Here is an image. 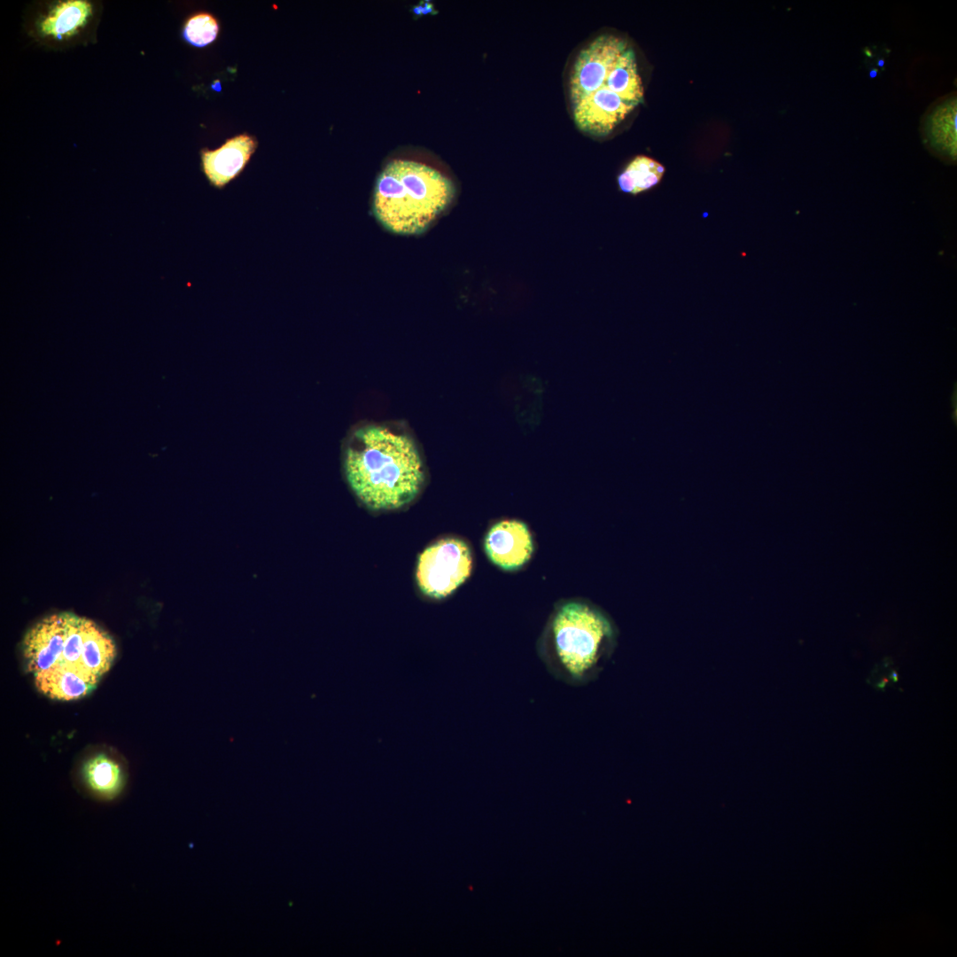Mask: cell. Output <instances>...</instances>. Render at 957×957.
Wrapping results in <instances>:
<instances>
[{"label":"cell","mask_w":957,"mask_h":957,"mask_svg":"<svg viewBox=\"0 0 957 957\" xmlns=\"http://www.w3.org/2000/svg\"><path fill=\"white\" fill-rule=\"evenodd\" d=\"M344 467L355 495L374 510H395L409 503L424 480L414 440L383 424L354 431L346 448Z\"/></svg>","instance_id":"cell-1"},{"label":"cell","mask_w":957,"mask_h":957,"mask_svg":"<svg viewBox=\"0 0 957 957\" xmlns=\"http://www.w3.org/2000/svg\"><path fill=\"white\" fill-rule=\"evenodd\" d=\"M608 616L594 604L568 600L550 614L538 642V655L549 673L572 686L597 678L616 644Z\"/></svg>","instance_id":"cell-2"},{"label":"cell","mask_w":957,"mask_h":957,"mask_svg":"<svg viewBox=\"0 0 957 957\" xmlns=\"http://www.w3.org/2000/svg\"><path fill=\"white\" fill-rule=\"evenodd\" d=\"M627 41L611 34L584 46L572 66L569 98L573 121L583 133L608 136L634 111L619 80V59Z\"/></svg>","instance_id":"cell-3"},{"label":"cell","mask_w":957,"mask_h":957,"mask_svg":"<svg viewBox=\"0 0 957 957\" xmlns=\"http://www.w3.org/2000/svg\"><path fill=\"white\" fill-rule=\"evenodd\" d=\"M455 187L447 176L425 164L405 160L389 162L374 191L376 217L401 234L423 231L448 206Z\"/></svg>","instance_id":"cell-4"},{"label":"cell","mask_w":957,"mask_h":957,"mask_svg":"<svg viewBox=\"0 0 957 957\" xmlns=\"http://www.w3.org/2000/svg\"><path fill=\"white\" fill-rule=\"evenodd\" d=\"M471 569L472 555L468 544L457 538L442 539L419 556L417 585L426 596L442 599L469 578Z\"/></svg>","instance_id":"cell-5"},{"label":"cell","mask_w":957,"mask_h":957,"mask_svg":"<svg viewBox=\"0 0 957 957\" xmlns=\"http://www.w3.org/2000/svg\"><path fill=\"white\" fill-rule=\"evenodd\" d=\"M484 546L489 559L507 571L521 568L533 552L530 530L519 520H502L494 524L486 535Z\"/></svg>","instance_id":"cell-6"},{"label":"cell","mask_w":957,"mask_h":957,"mask_svg":"<svg viewBox=\"0 0 957 957\" xmlns=\"http://www.w3.org/2000/svg\"><path fill=\"white\" fill-rule=\"evenodd\" d=\"M257 147L247 134L228 139L220 148L201 152V169L209 183L219 190L237 178L248 164Z\"/></svg>","instance_id":"cell-7"},{"label":"cell","mask_w":957,"mask_h":957,"mask_svg":"<svg viewBox=\"0 0 957 957\" xmlns=\"http://www.w3.org/2000/svg\"><path fill=\"white\" fill-rule=\"evenodd\" d=\"M81 777L88 791L101 800L117 798L126 780L121 764L104 753L94 755L83 762Z\"/></svg>","instance_id":"cell-8"},{"label":"cell","mask_w":957,"mask_h":957,"mask_svg":"<svg viewBox=\"0 0 957 957\" xmlns=\"http://www.w3.org/2000/svg\"><path fill=\"white\" fill-rule=\"evenodd\" d=\"M35 684L43 695L58 700H73L88 695L97 683L67 670L50 669L34 674Z\"/></svg>","instance_id":"cell-9"},{"label":"cell","mask_w":957,"mask_h":957,"mask_svg":"<svg viewBox=\"0 0 957 957\" xmlns=\"http://www.w3.org/2000/svg\"><path fill=\"white\" fill-rule=\"evenodd\" d=\"M91 13L92 7L88 1H63L40 22V30L43 35L61 40L74 35L87 23Z\"/></svg>","instance_id":"cell-10"},{"label":"cell","mask_w":957,"mask_h":957,"mask_svg":"<svg viewBox=\"0 0 957 957\" xmlns=\"http://www.w3.org/2000/svg\"><path fill=\"white\" fill-rule=\"evenodd\" d=\"M665 167L652 158L634 157L618 176V184L623 192L633 195L648 191L662 179Z\"/></svg>","instance_id":"cell-11"},{"label":"cell","mask_w":957,"mask_h":957,"mask_svg":"<svg viewBox=\"0 0 957 957\" xmlns=\"http://www.w3.org/2000/svg\"><path fill=\"white\" fill-rule=\"evenodd\" d=\"M219 25L214 16L199 12L185 23L183 37L191 44L204 47L212 43L218 35Z\"/></svg>","instance_id":"cell-12"},{"label":"cell","mask_w":957,"mask_h":957,"mask_svg":"<svg viewBox=\"0 0 957 957\" xmlns=\"http://www.w3.org/2000/svg\"><path fill=\"white\" fill-rule=\"evenodd\" d=\"M432 11H434L433 5L431 3L427 2L422 3L413 9V12L417 15L426 14L428 12H432Z\"/></svg>","instance_id":"cell-13"},{"label":"cell","mask_w":957,"mask_h":957,"mask_svg":"<svg viewBox=\"0 0 957 957\" xmlns=\"http://www.w3.org/2000/svg\"><path fill=\"white\" fill-rule=\"evenodd\" d=\"M869 74H870L871 78H875L876 76V74H877V70L874 69V70L870 71Z\"/></svg>","instance_id":"cell-14"},{"label":"cell","mask_w":957,"mask_h":957,"mask_svg":"<svg viewBox=\"0 0 957 957\" xmlns=\"http://www.w3.org/2000/svg\"><path fill=\"white\" fill-rule=\"evenodd\" d=\"M883 65H884V61H883V59H880V60L878 61V66H883Z\"/></svg>","instance_id":"cell-15"},{"label":"cell","mask_w":957,"mask_h":957,"mask_svg":"<svg viewBox=\"0 0 957 957\" xmlns=\"http://www.w3.org/2000/svg\"><path fill=\"white\" fill-rule=\"evenodd\" d=\"M866 52H867L866 54H867L868 56H869V57L871 56V54H870L871 52H870L869 51H866Z\"/></svg>","instance_id":"cell-16"}]
</instances>
